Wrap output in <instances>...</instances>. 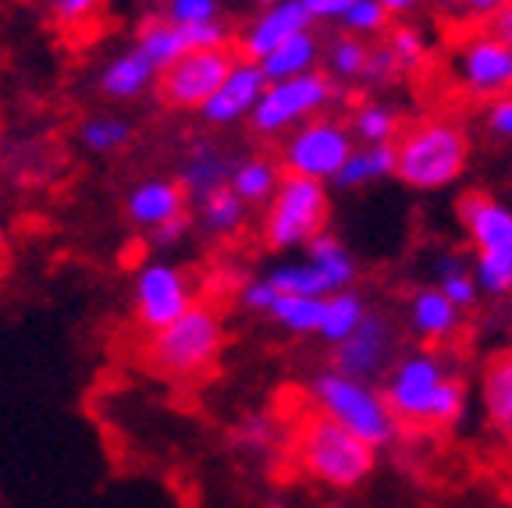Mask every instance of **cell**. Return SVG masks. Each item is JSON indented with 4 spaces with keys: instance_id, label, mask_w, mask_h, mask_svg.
<instances>
[{
    "instance_id": "obj_8",
    "label": "cell",
    "mask_w": 512,
    "mask_h": 508,
    "mask_svg": "<svg viewBox=\"0 0 512 508\" xmlns=\"http://www.w3.org/2000/svg\"><path fill=\"white\" fill-rule=\"evenodd\" d=\"M338 100H342V86H335L324 72L299 75L288 82H267L249 114V128L260 139H281L292 128L328 114Z\"/></svg>"
},
{
    "instance_id": "obj_30",
    "label": "cell",
    "mask_w": 512,
    "mask_h": 508,
    "mask_svg": "<svg viewBox=\"0 0 512 508\" xmlns=\"http://www.w3.org/2000/svg\"><path fill=\"white\" fill-rule=\"evenodd\" d=\"M367 54H370L367 40H356V36L342 32V36H335V40L324 47L320 72L328 75L335 86H360L363 68H367Z\"/></svg>"
},
{
    "instance_id": "obj_40",
    "label": "cell",
    "mask_w": 512,
    "mask_h": 508,
    "mask_svg": "<svg viewBox=\"0 0 512 508\" xmlns=\"http://www.w3.org/2000/svg\"><path fill=\"white\" fill-rule=\"evenodd\" d=\"M189 231H192V217H178V221H168V224H160L157 231H150L146 239H150L153 249H175L182 246L185 239H189Z\"/></svg>"
},
{
    "instance_id": "obj_37",
    "label": "cell",
    "mask_w": 512,
    "mask_h": 508,
    "mask_svg": "<svg viewBox=\"0 0 512 508\" xmlns=\"http://www.w3.org/2000/svg\"><path fill=\"white\" fill-rule=\"evenodd\" d=\"M402 79V68L395 64L392 50L384 47V43H370V54H367V68H363V89H384V86H395Z\"/></svg>"
},
{
    "instance_id": "obj_23",
    "label": "cell",
    "mask_w": 512,
    "mask_h": 508,
    "mask_svg": "<svg viewBox=\"0 0 512 508\" xmlns=\"http://www.w3.org/2000/svg\"><path fill=\"white\" fill-rule=\"evenodd\" d=\"M306 260L317 270L320 285H324L328 295L345 292V288H352V281H356V260H352L349 246H345L338 235H331V231H320L317 239L306 246Z\"/></svg>"
},
{
    "instance_id": "obj_19",
    "label": "cell",
    "mask_w": 512,
    "mask_h": 508,
    "mask_svg": "<svg viewBox=\"0 0 512 508\" xmlns=\"http://www.w3.org/2000/svg\"><path fill=\"white\" fill-rule=\"evenodd\" d=\"M406 317H409L413 334L427 345V349L448 345L459 334V327H463V310H456V306H452L434 285L416 288V292L409 295Z\"/></svg>"
},
{
    "instance_id": "obj_24",
    "label": "cell",
    "mask_w": 512,
    "mask_h": 508,
    "mask_svg": "<svg viewBox=\"0 0 512 508\" xmlns=\"http://www.w3.org/2000/svg\"><path fill=\"white\" fill-rule=\"evenodd\" d=\"M249 210L228 192V185L210 196L196 199V214H192V228H200L207 239L214 242H232L242 228H246Z\"/></svg>"
},
{
    "instance_id": "obj_43",
    "label": "cell",
    "mask_w": 512,
    "mask_h": 508,
    "mask_svg": "<svg viewBox=\"0 0 512 508\" xmlns=\"http://www.w3.org/2000/svg\"><path fill=\"white\" fill-rule=\"evenodd\" d=\"M484 32H491L495 40H502L505 47H512V0H505L502 8L484 22Z\"/></svg>"
},
{
    "instance_id": "obj_12",
    "label": "cell",
    "mask_w": 512,
    "mask_h": 508,
    "mask_svg": "<svg viewBox=\"0 0 512 508\" xmlns=\"http://www.w3.org/2000/svg\"><path fill=\"white\" fill-rule=\"evenodd\" d=\"M232 47H217V50H189L175 64H168L164 72L157 75L160 104L168 111H200L207 104L214 89L221 86V79L228 75V68L235 64Z\"/></svg>"
},
{
    "instance_id": "obj_9",
    "label": "cell",
    "mask_w": 512,
    "mask_h": 508,
    "mask_svg": "<svg viewBox=\"0 0 512 508\" xmlns=\"http://www.w3.org/2000/svg\"><path fill=\"white\" fill-rule=\"evenodd\" d=\"M352 135L349 125L335 114H320V118L306 121V125L292 128L288 135L278 139V167L281 175L310 178V182H324L342 171L345 157L352 153Z\"/></svg>"
},
{
    "instance_id": "obj_35",
    "label": "cell",
    "mask_w": 512,
    "mask_h": 508,
    "mask_svg": "<svg viewBox=\"0 0 512 508\" xmlns=\"http://www.w3.org/2000/svg\"><path fill=\"white\" fill-rule=\"evenodd\" d=\"M342 32L356 36V40H381L384 32L392 29V15L377 4V0H352L349 11L338 18Z\"/></svg>"
},
{
    "instance_id": "obj_46",
    "label": "cell",
    "mask_w": 512,
    "mask_h": 508,
    "mask_svg": "<svg viewBox=\"0 0 512 508\" xmlns=\"http://www.w3.org/2000/svg\"><path fill=\"white\" fill-rule=\"evenodd\" d=\"M256 8H271V4H281V0H253Z\"/></svg>"
},
{
    "instance_id": "obj_41",
    "label": "cell",
    "mask_w": 512,
    "mask_h": 508,
    "mask_svg": "<svg viewBox=\"0 0 512 508\" xmlns=\"http://www.w3.org/2000/svg\"><path fill=\"white\" fill-rule=\"evenodd\" d=\"M303 11L310 15L313 25H324V22H338V18L349 11L352 0H299Z\"/></svg>"
},
{
    "instance_id": "obj_17",
    "label": "cell",
    "mask_w": 512,
    "mask_h": 508,
    "mask_svg": "<svg viewBox=\"0 0 512 508\" xmlns=\"http://www.w3.org/2000/svg\"><path fill=\"white\" fill-rule=\"evenodd\" d=\"M232 164H235V157L224 150V146L210 143V139H200V143H192L189 150L182 153L175 182L182 185V192L189 196V203H196V199L210 196V192H217V189L228 185Z\"/></svg>"
},
{
    "instance_id": "obj_13",
    "label": "cell",
    "mask_w": 512,
    "mask_h": 508,
    "mask_svg": "<svg viewBox=\"0 0 512 508\" xmlns=\"http://www.w3.org/2000/svg\"><path fill=\"white\" fill-rule=\"evenodd\" d=\"M395 359H399V334H395V324L384 317L381 310H370L367 317H363V324L356 327L342 345L331 349V370L374 384L392 370Z\"/></svg>"
},
{
    "instance_id": "obj_28",
    "label": "cell",
    "mask_w": 512,
    "mask_h": 508,
    "mask_svg": "<svg viewBox=\"0 0 512 508\" xmlns=\"http://www.w3.org/2000/svg\"><path fill=\"white\" fill-rule=\"evenodd\" d=\"M370 313L367 299H363L356 288H345V292H335L324 299V310H320V327H317V338L324 345H342L356 327L363 324V317Z\"/></svg>"
},
{
    "instance_id": "obj_31",
    "label": "cell",
    "mask_w": 512,
    "mask_h": 508,
    "mask_svg": "<svg viewBox=\"0 0 512 508\" xmlns=\"http://www.w3.org/2000/svg\"><path fill=\"white\" fill-rule=\"evenodd\" d=\"M75 139L86 153L111 157V153H121L132 143V121L125 114H89V118L79 121Z\"/></svg>"
},
{
    "instance_id": "obj_18",
    "label": "cell",
    "mask_w": 512,
    "mask_h": 508,
    "mask_svg": "<svg viewBox=\"0 0 512 508\" xmlns=\"http://www.w3.org/2000/svg\"><path fill=\"white\" fill-rule=\"evenodd\" d=\"M157 68L139 54L136 47H125L121 54L107 57L100 75H96V89L111 104H132L139 96L157 89Z\"/></svg>"
},
{
    "instance_id": "obj_1",
    "label": "cell",
    "mask_w": 512,
    "mask_h": 508,
    "mask_svg": "<svg viewBox=\"0 0 512 508\" xmlns=\"http://www.w3.org/2000/svg\"><path fill=\"white\" fill-rule=\"evenodd\" d=\"M381 395L399 427H456L470 391L438 349H416L395 359Z\"/></svg>"
},
{
    "instance_id": "obj_45",
    "label": "cell",
    "mask_w": 512,
    "mask_h": 508,
    "mask_svg": "<svg viewBox=\"0 0 512 508\" xmlns=\"http://www.w3.org/2000/svg\"><path fill=\"white\" fill-rule=\"evenodd\" d=\"M8 267H11V239H8V231H4V224H0V281H4Z\"/></svg>"
},
{
    "instance_id": "obj_11",
    "label": "cell",
    "mask_w": 512,
    "mask_h": 508,
    "mask_svg": "<svg viewBox=\"0 0 512 508\" xmlns=\"http://www.w3.org/2000/svg\"><path fill=\"white\" fill-rule=\"evenodd\" d=\"M452 75L456 86L477 104H491L512 93V47L477 29L452 47Z\"/></svg>"
},
{
    "instance_id": "obj_3",
    "label": "cell",
    "mask_w": 512,
    "mask_h": 508,
    "mask_svg": "<svg viewBox=\"0 0 512 508\" xmlns=\"http://www.w3.org/2000/svg\"><path fill=\"white\" fill-rule=\"evenodd\" d=\"M395 178L416 192L456 185L470 167V135L452 118H424L402 125L395 139Z\"/></svg>"
},
{
    "instance_id": "obj_25",
    "label": "cell",
    "mask_w": 512,
    "mask_h": 508,
    "mask_svg": "<svg viewBox=\"0 0 512 508\" xmlns=\"http://www.w3.org/2000/svg\"><path fill=\"white\" fill-rule=\"evenodd\" d=\"M384 178H395V146H352V153L345 157L342 171L331 178V185H338L342 192L367 189Z\"/></svg>"
},
{
    "instance_id": "obj_38",
    "label": "cell",
    "mask_w": 512,
    "mask_h": 508,
    "mask_svg": "<svg viewBox=\"0 0 512 508\" xmlns=\"http://www.w3.org/2000/svg\"><path fill=\"white\" fill-rule=\"evenodd\" d=\"M274 299H278V288L267 281V274H260V278H249L239 285V302H242V310L249 313H264L274 306Z\"/></svg>"
},
{
    "instance_id": "obj_5",
    "label": "cell",
    "mask_w": 512,
    "mask_h": 508,
    "mask_svg": "<svg viewBox=\"0 0 512 508\" xmlns=\"http://www.w3.org/2000/svg\"><path fill=\"white\" fill-rule=\"evenodd\" d=\"M306 398H310L313 413L328 416L331 423L356 434L374 452L392 445L402 430L395 423L388 402H384L381 388H374L367 381H356V377H345L338 370H320L310 381V388H306Z\"/></svg>"
},
{
    "instance_id": "obj_33",
    "label": "cell",
    "mask_w": 512,
    "mask_h": 508,
    "mask_svg": "<svg viewBox=\"0 0 512 508\" xmlns=\"http://www.w3.org/2000/svg\"><path fill=\"white\" fill-rule=\"evenodd\" d=\"M320 310H324V299H313V295H281L274 299V306L267 310V317L288 334H317L320 327Z\"/></svg>"
},
{
    "instance_id": "obj_36",
    "label": "cell",
    "mask_w": 512,
    "mask_h": 508,
    "mask_svg": "<svg viewBox=\"0 0 512 508\" xmlns=\"http://www.w3.org/2000/svg\"><path fill=\"white\" fill-rule=\"evenodd\" d=\"M160 18L171 25H210V22H224L221 18V0H164Z\"/></svg>"
},
{
    "instance_id": "obj_26",
    "label": "cell",
    "mask_w": 512,
    "mask_h": 508,
    "mask_svg": "<svg viewBox=\"0 0 512 508\" xmlns=\"http://www.w3.org/2000/svg\"><path fill=\"white\" fill-rule=\"evenodd\" d=\"M61 36L89 40L107 15V0H32Z\"/></svg>"
},
{
    "instance_id": "obj_39",
    "label": "cell",
    "mask_w": 512,
    "mask_h": 508,
    "mask_svg": "<svg viewBox=\"0 0 512 508\" xmlns=\"http://www.w3.org/2000/svg\"><path fill=\"white\" fill-rule=\"evenodd\" d=\"M484 107H488V111H484L488 132L495 135L498 143H512V93L498 96V100H491V104H484Z\"/></svg>"
},
{
    "instance_id": "obj_20",
    "label": "cell",
    "mask_w": 512,
    "mask_h": 508,
    "mask_svg": "<svg viewBox=\"0 0 512 508\" xmlns=\"http://www.w3.org/2000/svg\"><path fill=\"white\" fill-rule=\"evenodd\" d=\"M480 409L495 437L512 445V356L505 349L495 352L480 370Z\"/></svg>"
},
{
    "instance_id": "obj_6",
    "label": "cell",
    "mask_w": 512,
    "mask_h": 508,
    "mask_svg": "<svg viewBox=\"0 0 512 508\" xmlns=\"http://www.w3.org/2000/svg\"><path fill=\"white\" fill-rule=\"evenodd\" d=\"M456 217L473 249V278L480 295H512V207L488 192H466L456 203Z\"/></svg>"
},
{
    "instance_id": "obj_42",
    "label": "cell",
    "mask_w": 512,
    "mask_h": 508,
    "mask_svg": "<svg viewBox=\"0 0 512 508\" xmlns=\"http://www.w3.org/2000/svg\"><path fill=\"white\" fill-rule=\"evenodd\" d=\"M452 8L459 11L463 18H473V22H488L498 8H502L505 0H448Z\"/></svg>"
},
{
    "instance_id": "obj_7",
    "label": "cell",
    "mask_w": 512,
    "mask_h": 508,
    "mask_svg": "<svg viewBox=\"0 0 512 508\" xmlns=\"http://www.w3.org/2000/svg\"><path fill=\"white\" fill-rule=\"evenodd\" d=\"M331 199L328 185L310 178L281 175L274 196L267 199L264 221H260V242L271 253H292L306 249L320 231H328Z\"/></svg>"
},
{
    "instance_id": "obj_22",
    "label": "cell",
    "mask_w": 512,
    "mask_h": 508,
    "mask_svg": "<svg viewBox=\"0 0 512 508\" xmlns=\"http://www.w3.org/2000/svg\"><path fill=\"white\" fill-rule=\"evenodd\" d=\"M281 182V167L274 157L267 153H249V157H239L232 164V175H228V192L239 199L242 207H267V199L274 196Z\"/></svg>"
},
{
    "instance_id": "obj_4",
    "label": "cell",
    "mask_w": 512,
    "mask_h": 508,
    "mask_svg": "<svg viewBox=\"0 0 512 508\" xmlns=\"http://www.w3.org/2000/svg\"><path fill=\"white\" fill-rule=\"evenodd\" d=\"M292 459L306 477L335 491H352L374 473L377 452L320 413H303L292 430Z\"/></svg>"
},
{
    "instance_id": "obj_27",
    "label": "cell",
    "mask_w": 512,
    "mask_h": 508,
    "mask_svg": "<svg viewBox=\"0 0 512 508\" xmlns=\"http://www.w3.org/2000/svg\"><path fill=\"white\" fill-rule=\"evenodd\" d=\"M349 135L356 146H388L399 139L402 132V114L384 100H363L356 111L349 114Z\"/></svg>"
},
{
    "instance_id": "obj_2",
    "label": "cell",
    "mask_w": 512,
    "mask_h": 508,
    "mask_svg": "<svg viewBox=\"0 0 512 508\" xmlns=\"http://www.w3.org/2000/svg\"><path fill=\"white\" fill-rule=\"evenodd\" d=\"M224 352V313L217 302L196 299L175 324L143 338V366L175 384L203 381Z\"/></svg>"
},
{
    "instance_id": "obj_29",
    "label": "cell",
    "mask_w": 512,
    "mask_h": 508,
    "mask_svg": "<svg viewBox=\"0 0 512 508\" xmlns=\"http://www.w3.org/2000/svg\"><path fill=\"white\" fill-rule=\"evenodd\" d=\"M132 47H136L139 54H143L146 61L157 68V72H164V68H168V64H175L182 54H189V40H185V32L178 29V25L164 22L160 15L146 18V22L139 25Z\"/></svg>"
},
{
    "instance_id": "obj_16",
    "label": "cell",
    "mask_w": 512,
    "mask_h": 508,
    "mask_svg": "<svg viewBox=\"0 0 512 508\" xmlns=\"http://www.w3.org/2000/svg\"><path fill=\"white\" fill-rule=\"evenodd\" d=\"M189 214V196L182 192V185L175 178H139L132 189L125 192V217L132 221V228H139L143 235L157 231L160 224L178 221Z\"/></svg>"
},
{
    "instance_id": "obj_15",
    "label": "cell",
    "mask_w": 512,
    "mask_h": 508,
    "mask_svg": "<svg viewBox=\"0 0 512 508\" xmlns=\"http://www.w3.org/2000/svg\"><path fill=\"white\" fill-rule=\"evenodd\" d=\"M303 29H313V22L299 0H281L271 8H256V15L235 36V54L246 57V61H264L274 47H281L288 36H296Z\"/></svg>"
},
{
    "instance_id": "obj_14",
    "label": "cell",
    "mask_w": 512,
    "mask_h": 508,
    "mask_svg": "<svg viewBox=\"0 0 512 508\" xmlns=\"http://www.w3.org/2000/svg\"><path fill=\"white\" fill-rule=\"evenodd\" d=\"M264 86H267V79H264V72H260V64L246 61V57H235V64L221 79V86L214 89V96H210L196 114H203V121H207L210 128H232V125H239V121H249V114H253Z\"/></svg>"
},
{
    "instance_id": "obj_44",
    "label": "cell",
    "mask_w": 512,
    "mask_h": 508,
    "mask_svg": "<svg viewBox=\"0 0 512 508\" xmlns=\"http://www.w3.org/2000/svg\"><path fill=\"white\" fill-rule=\"evenodd\" d=\"M377 4H381V8L388 11V15H406V11L420 8L424 0H377Z\"/></svg>"
},
{
    "instance_id": "obj_21",
    "label": "cell",
    "mask_w": 512,
    "mask_h": 508,
    "mask_svg": "<svg viewBox=\"0 0 512 508\" xmlns=\"http://www.w3.org/2000/svg\"><path fill=\"white\" fill-rule=\"evenodd\" d=\"M320 57H324L320 36L313 29H303L296 36H288L281 47H274L264 61L256 64H260V72H264L267 82H288V79H299V75L320 72Z\"/></svg>"
},
{
    "instance_id": "obj_47",
    "label": "cell",
    "mask_w": 512,
    "mask_h": 508,
    "mask_svg": "<svg viewBox=\"0 0 512 508\" xmlns=\"http://www.w3.org/2000/svg\"><path fill=\"white\" fill-rule=\"evenodd\" d=\"M505 352L512 356V324H509V345H505Z\"/></svg>"
},
{
    "instance_id": "obj_34",
    "label": "cell",
    "mask_w": 512,
    "mask_h": 508,
    "mask_svg": "<svg viewBox=\"0 0 512 508\" xmlns=\"http://www.w3.org/2000/svg\"><path fill=\"white\" fill-rule=\"evenodd\" d=\"M384 47L392 50L395 64L402 68V75L409 72H420L427 64V57H431V50H427V40L424 32L413 29V25H392V29L384 32Z\"/></svg>"
},
{
    "instance_id": "obj_10",
    "label": "cell",
    "mask_w": 512,
    "mask_h": 508,
    "mask_svg": "<svg viewBox=\"0 0 512 508\" xmlns=\"http://www.w3.org/2000/svg\"><path fill=\"white\" fill-rule=\"evenodd\" d=\"M196 299L200 288L192 274L171 260H143L132 274V320L143 334L175 324Z\"/></svg>"
},
{
    "instance_id": "obj_32",
    "label": "cell",
    "mask_w": 512,
    "mask_h": 508,
    "mask_svg": "<svg viewBox=\"0 0 512 508\" xmlns=\"http://www.w3.org/2000/svg\"><path fill=\"white\" fill-rule=\"evenodd\" d=\"M434 288L463 313L473 310V306L480 302V288H477V278H473V267L459 253L438 256V263H434Z\"/></svg>"
}]
</instances>
